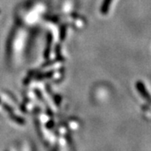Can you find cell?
<instances>
[{"label":"cell","mask_w":151,"mask_h":151,"mask_svg":"<svg viewBox=\"0 0 151 151\" xmlns=\"http://www.w3.org/2000/svg\"><path fill=\"white\" fill-rule=\"evenodd\" d=\"M111 1L112 0H104L103 1V6H102V9H101V11L103 14H107L108 11V9H109V5L111 4Z\"/></svg>","instance_id":"obj_2"},{"label":"cell","mask_w":151,"mask_h":151,"mask_svg":"<svg viewBox=\"0 0 151 151\" xmlns=\"http://www.w3.org/2000/svg\"><path fill=\"white\" fill-rule=\"evenodd\" d=\"M136 86H137V88H138L139 92L141 93V95L145 97V99H147L148 101H150V102L151 101L150 96V94H149L148 92H147L145 86H144V84H143L141 81H138V82L136 83Z\"/></svg>","instance_id":"obj_1"}]
</instances>
